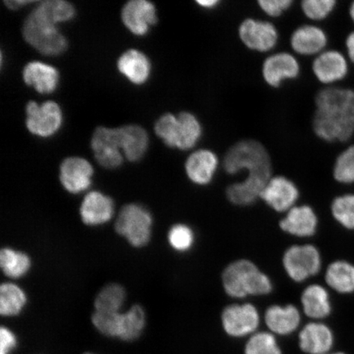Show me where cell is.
<instances>
[{"mask_svg": "<svg viewBox=\"0 0 354 354\" xmlns=\"http://www.w3.org/2000/svg\"><path fill=\"white\" fill-rule=\"evenodd\" d=\"M93 175L94 168L85 158L70 157L61 163L60 183L70 194H78L86 192L92 184Z\"/></svg>", "mask_w": 354, "mask_h": 354, "instance_id": "14", "label": "cell"}, {"mask_svg": "<svg viewBox=\"0 0 354 354\" xmlns=\"http://www.w3.org/2000/svg\"><path fill=\"white\" fill-rule=\"evenodd\" d=\"M293 0H259L258 6L266 15L277 19L293 6Z\"/></svg>", "mask_w": 354, "mask_h": 354, "instance_id": "39", "label": "cell"}, {"mask_svg": "<svg viewBox=\"0 0 354 354\" xmlns=\"http://www.w3.org/2000/svg\"><path fill=\"white\" fill-rule=\"evenodd\" d=\"M86 354H90V353H86Z\"/></svg>", "mask_w": 354, "mask_h": 354, "instance_id": "46", "label": "cell"}, {"mask_svg": "<svg viewBox=\"0 0 354 354\" xmlns=\"http://www.w3.org/2000/svg\"><path fill=\"white\" fill-rule=\"evenodd\" d=\"M305 315L314 320L328 317L332 311L328 291L320 285H311L305 289L301 296Z\"/></svg>", "mask_w": 354, "mask_h": 354, "instance_id": "26", "label": "cell"}, {"mask_svg": "<svg viewBox=\"0 0 354 354\" xmlns=\"http://www.w3.org/2000/svg\"><path fill=\"white\" fill-rule=\"evenodd\" d=\"M312 70L318 82L326 87L333 86L348 77V60L342 52L326 50L313 59Z\"/></svg>", "mask_w": 354, "mask_h": 354, "instance_id": "13", "label": "cell"}, {"mask_svg": "<svg viewBox=\"0 0 354 354\" xmlns=\"http://www.w3.org/2000/svg\"><path fill=\"white\" fill-rule=\"evenodd\" d=\"M283 267L287 275L296 282H303L316 276L322 268L319 250L311 245H294L283 256Z\"/></svg>", "mask_w": 354, "mask_h": 354, "instance_id": "8", "label": "cell"}, {"mask_svg": "<svg viewBox=\"0 0 354 354\" xmlns=\"http://www.w3.org/2000/svg\"><path fill=\"white\" fill-rule=\"evenodd\" d=\"M28 295L15 283H3L0 287V313L3 317H16L24 311Z\"/></svg>", "mask_w": 354, "mask_h": 354, "instance_id": "29", "label": "cell"}, {"mask_svg": "<svg viewBox=\"0 0 354 354\" xmlns=\"http://www.w3.org/2000/svg\"><path fill=\"white\" fill-rule=\"evenodd\" d=\"M328 354H346V353H343V352H335V353H328Z\"/></svg>", "mask_w": 354, "mask_h": 354, "instance_id": "45", "label": "cell"}, {"mask_svg": "<svg viewBox=\"0 0 354 354\" xmlns=\"http://www.w3.org/2000/svg\"><path fill=\"white\" fill-rule=\"evenodd\" d=\"M16 345L17 338L15 333L8 327L2 326L0 329V354H10Z\"/></svg>", "mask_w": 354, "mask_h": 354, "instance_id": "40", "label": "cell"}, {"mask_svg": "<svg viewBox=\"0 0 354 354\" xmlns=\"http://www.w3.org/2000/svg\"><path fill=\"white\" fill-rule=\"evenodd\" d=\"M121 313H108L95 312L92 316V323L101 334L109 337H118L119 322Z\"/></svg>", "mask_w": 354, "mask_h": 354, "instance_id": "38", "label": "cell"}, {"mask_svg": "<svg viewBox=\"0 0 354 354\" xmlns=\"http://www.w3.org/2000/svg\"><path fill=\"white\" fill-rule=\"evenodd\" d=\"M91 148L96 161L106 169H116L124 160L122 127L97 128L91 140Z\"/></svg>", "mask_w": 354, "mask_h": 354, "instance_id": "7", "label": "cell"}, {"mask_svg": "<svg viewBox=\"0 0 354 354\" xmlns=\"http://www.w3.org/2000/svg\"><path fill=\"white\" fill-rule=\"evenodd\" d=\"M301 66L297 57L289 52L273 53L266 57L262 66V76L270 87L277 88L287 81L297 79Z\"/></svg>", "mask_w": 354, "mask_h": 354, "instance_id": "12", "label": "cell"}, {"mask_svg": "<svg viewBox=\"0 0 354 354\" xmlns=\"http://www.w3.org/2000/svg\"><path fill=\"white\" fill-rule=\"evenodd\" d=\"M264 321L272 334L289 335L299 328L301 315L294 305H273L266 310Z\"/></svg>", "mask_w": 354, "mask_h": 354, "instance_id": "23", "label": "cell"}, {"mask_svg": "<svg viewBox=\"0 0 354 354\" xmlns=\"http://www.w3.org/2000/svg\"><path fill=\"white\" fill-rule=\"evenodd\" d=\"M272 174H248L245 179L229 185L227 197L234 205L249 206L260 198Z\"/></svg>", "mask_w": 354, "mask_h": 354, "instance_id": "21", "label": "cell"}, {"mask_svg": "<svg viewBox=\"0 0 354 354\" xmlns=\"http://www.w3.org/2000/svg\"><path fill=\"white\" fill-rule=\"evenodd\" d=\"M313 129L327 143H345L354 136V90L327 86L315 96Z\"/></svg>", "mask_w": 354, "mask_h": 354, "instance_id": "1", "label": "cell"}, {"mask_svg": "<svg viewBox=\"0 0 354 354\" xmlns=\"http://www.w3.org/2000/svg\"><path fill=\"white\" fill-rule=\"evenodd\" d=\"M26 85L32 86L39 94H51L59 86V74L50 65L32 62L25 66L22 73Z\"/></svg>", "mask_w": 354, "mask_h": 354, "instance_id": "24", "label": "cell"}, {"mask_svg": "<svg viewBox=\"0 0 354 354\" xmlns=\"http://www.w3.org/2000/svg\"><path fill=\"white\" fill-rule=\"evenodd\" d=\"M326 284L342 295L354 293V264L338 260L331 263L325 273Z\"/></svg>", "mask_w": 354, "mask_h": 354, "instance_id": "27", "label": "cell"}, {"mask_svg": "<svg viewBox=\"0 0 354 354\" xmlns=\"http://www.w3.org/2000/svg\"><path fill=\"white\" fill-rule=\"evenodd\" d=\"M124 140V157L128 161L135 162L140 160L147 151L149 136L144 128L136 125L122 127Z\"/></svg>", "mask_w": 354, "mask_h": 354, "instance_id": "28", "label": "cell"}, {"mask_svg": "<svg viewBox=\"0 0 354 354\" xmlns=\"http://www.w3.org/2000/svg\"><path fill=\"white\" fill-rule=\"evenodd\" d=\"M114 212L113 198L100 192H88L80 206V216L88 227H99L109 223Z\"/></svg>", "mask_w": 354, "mask_h": 354, "instance_id": "19", "label": "cell"}, {"mask_svg": "<svg viewBox=\"0 0 354 354\" xmlns=\"http://www.w3.org/2000/svg\"><path fill=\"white\" fill-rule=\"evenodd\" d=\"M0 267L6 277L20 279L32 268V259L24 252L6 247L0 252Z\"/></svg>", "mask_w": 354, "mask_h": 354, "instance_id": "30", "label": "cell"}, {"mask_svg": "<svg viewBox=\"0 0 354 354\" xmlns=\"http://www.w3.org/2000/svg\"><path fill=\"white\" fill-rule=\"evenodd\" d=\"M317 216L311 207L295 206L287 212L285 218L280 221L283 232L297 237H311L316 233Z\"/></svg>", "mask_w": 354, "mask_h": 354, "instance_id": "22", "label": "cell"}, {"mask_svg": "<svg viewBox=\"0 0 354 354\" xmlns=\"http://www.w3.org/2000/svg\"><path fill=\"white\" fill-rule=\"evenodd\" d=\"M126 297V290L121 285L113 283L106 286L96 296L95 311L108 313H120Z\"/></svg>", "mask_w": 354, "mask_h": 354, "instance_id": "32", "label": "cell"}, {"mask_svg": "<svg viewBox=\"0 0 354 354\" xmlns=\"http://www.w3.org/2000/svg\"><path fill=\"white\" fill-rule=\"evenodd\" d=\"M219 165V158L215 152L209 149H198L189 155L185 170L192 183L205 187L214 180Z\"/></svg>", "mask_w": 354, "mask_h": 354, "instance_id": "16", "label": "cell"}, {"mask_svg": "<svg viewBox=\"0 0 354 354\" xmlns=\"http://www.w3.org/2000/svg\"><path fill=\"white\" fill-rule=\"evenodd\" d=\"M243 354H283L272 332L260 331L250 335L243 348Z\"/></svg>", "mask_w": 354, "mask_h": 354, "instance_id": "33", "label": "cell"}, {"mask_svg": "<svg viewBox=\"0 0 354 354\" xmlns=\"http://www.w3.org/2000/svg\"><path fill=\"white\" fill-rule=\"evenodd\" d=\"M336 4L335 0H304L301 2V10L308 19L321 21L328 19Z\"/></svg>", "mask_w": 354, "mask_h": 354, "instance_id": "37", "label": "cell"}, {"mask_svg": "<svg viewBox=\"0 0 354 354\" xmlns=\"http://www.w3.org/2000/svg\"><path fill=\"white\" fill-rule=\"evenodd\" d=\"M22 35L30 46L47 56L63 54L68 46L64 35L57 28L55 22L48 19L37 8L26 17Z\"/></svg>", "mask_w": 354, "mask_h": 354, "instance_id": "5", "label": "cell"}, {"mask_svg": "<svg viewBox=\"0 0 354 354\" xmlns=\"http://www.w3.org/2000/svg\"><path fill=\"white\" fill-rule=\"evenodd\" d=\"M223 284L225 293L234 299L266 295L271 293L273 289L270 278L247 259L234 261L225 268Z\"/></svg>", "mask_w": 354, "mask_h": 354, "instance_id": "2", "label": "cell"}, {"mask_svg": "<svg viewBox=\"0 0 354 354\" xmlns=\"http://www.w3.org/2000/svg\"><path fill=\"white\" fill-rule=\"evenodd\" d=\"M30 3H32V1H24V0H21V1H19V0H15V1H4L6 6L8 8H11V10H17V8Z\"/></svg>", "mask_w": 354, "mask_h": 354, "instance_id": "43", "label": "cell"}, {"mask_svg": "<svg viewBox=\"0 0 354 354\" xmlns=\"http://www.w3.org/2000/svg\"><path fill=\"white\" fill-rule=\"evenodd\" d=\"M348 12H349V17H351V19L354 24V1L352 2V3L351 4V6H349Z\"/></svg>", "mask_w": 354, "mask_h": 354, "instance_id": "44", "label": "cell"}, {"mask_svg": "<svg viewBox=\"0 0 354 354\" xmlns=\"http://www.w3.org/2000/svg\"><path fill=\"white\" fill-rule=\"evenodd\" d=\"M345 48H346L348 60L354 64V30L349 33L345 39Z\"/></svg>", "mask_w": 354, "mask_h": 354, "instance_id": "41", "label": "cell"}, {"mask_svg": "<svg viewBox=\"0 0 354 354\" xmlns=\"http://www.w3.org/2000/svg\"><path fill=\"white\" fill-rule=\"evenodd\" d=\"M334 343L333 331L322 322H309L299 334V347L306 354H328Z\"/></svg>", "mask_w": 354, "mask_h": 354, "instance_id": "20", "label": "cell"}, {"mask_svg": "<svg viewBox=\"0 0 354 354\" xmlns=\"http://www.w3.org/2000/svg\"><path fill=\"white\" fill-rule=\"evenodd\" d=\"M238 35L248 50L257 53L271 52L279 41V32L275 25L269 21L252 17L241 21Z\"/></svg>", "mask_w": 354, "mask_h": 354, "instance_id": "10", "label": "cell"}, {"mask_svg": "<svg viewBox=\"0 0 354 354\" xmlns=\"http://www.w3.org/2000/svg\"><path fill=\"white\" fill-rule=\"evenodd\" d=\"M198 7H201L203 10H212L218 7L221 3L220 0H198L196 1Z\"/></svg>", "mask_w": 354, "mask_h": 354, "instance_id": "42", "label": "cell"}, {"mask_svg": "<svg viewBox=\"0 0 354 354\" xmlns=\"http://www.w3.org/2000/svg\"><path fill=\"white\" fill-rule=\"evenodd\" d=\"M334 219L345 229L354 231V194L336 197L331 203Z\"/></svg>", "mask_w": 354, "mask_h": 354, "instance_id": "34", "label": "cell"}, {"mask_svg": "<svg viewBox=\"0 0 354 354\" xmlns=\"http://www.w3.org/2000/svg\"><path fill=\"white\" fill-rule=\"evenodd\" d=\"M260 324L258 309L253 304H232L221 313L225 333L232 338H243L256 333Z\"/></svg>", "mask_w": 354, "mask_h": 354, "instance_id": "11", "label": "cell"}, {"mask_svg": "<svg viewBox=\"0 0 354 354\" xmlns=\"http://www.w3.org/2000/svg\"><path fill=\"white\" fill-rule=\"evenodd\" d=\"M26 127L35 136L47 138L56 134L63 123L60 106L54 101L38 104L30 101L26 106Z\"/></svg>", "mask_w": 354, "mask_h": 354, "instance_id": "9", "label": "cell"}, {"mask_svg": "<svg viewBox=\"0 0 354 354\" xmlns=\"http://www.w3.org/2000/svg\"><path fill=\"white\" fill-rule=\"evenodd\" d=\"M122 20L132 34L142 37L157 24L156 8L147 0H131L122 8Z\"/></svg>", "mask_w": 354, "mask_h": 354, "instance_id": "17", "label": "cell"}, {"mask_svg": "<svg viewBox=\"0 0 354 354\" xmlns=\"http://www.w3.org/2000/svg\"><path fill=\"white\" fill-rule=\"evenodd\" d=\"M299 197V192L293 181L283 176H272L261 194L260 198L279 212L290 211Z\"/></svg>", "mask_w": 354, "mask_h": 354, "instance_id": "15", "label": "cell"}, {"mask_svg": "<svg viewBox=\"0 0 354 354\" xmlns=\"http://www.w3.org/2000/svg\"><path fill=\"white\" fill-rule=\"evenodd\" d=\"M145 323V310L138 304L134 305L126 313H121L118 338L124 342H133L142 334Z\"/></svg>", "mask_w": 354, "mask_h": 354, "instance_id": "31", "label": "cell"}, {"mask_svg": "<svg viewBox=\"0 0 354 354\" xmlns=\"http://www.w3.org/2000/svg\"><path fill=\"white\" fill-rule=\"evenodd\" d=\"M153 216L145 207L129 203L119 212L115 231L134 248L147 245L152 236Z\"/></svg>", "mask_w": 354, "mask_h": 354, "instance_id": "6", "label": "cell"}, {"mask_svg": "<svg viewBox=\"0 0 354 354\" xmlns=\"http://www.w3.org/2000/svg\"><path fill=\"white\" fill-rule=\"evenodd\" d=\"M333 176L340 184H354V145L348 146L336 158Z\"/></svg>", "mask_w": 354, "mask_h": 354, "instance_id": "35", "label": "cell"}, {"mask_svg": "<svg viewBox=\"0 0 354 354\" xmlns=\"http://www.w3.org/2000/svg\"><path fill=\"white\" fill-rule=\"evenodd\" d=\"M223 168L228 175L241 171L252 174H272V159L265 146L255 140L238 141L225 153Z\"/></svg>", "mask_w": 354, "mask_h": 354, "instance_id": "4", "label": "cell"}, {"mask_svg": "<svg viewBox=\"0 0 354 354\" xmlns=\"http://www.w3.org/2000/svg\"><path fill=\"white\" fill-rule=\"evenodd\" d=\"M118 69L131 83L143 85L149 78L151 64L142 52L129 50L119 57Z\"/></svg>", "mask_w": 354, "mask_h": 354, "instance_id": "25", "label": "cell"}, {"mask_svg": "<svg viewBox=\"0 0 354 354\" xmlns=\"http://www.w3.org/2000/svg\"><path fill=\"white\" fill-rule=\"evenodd\" d=\"M328 35L324 30L313 24L299 26L291 34L290 43L296 55L317 56L326 50Z\"/></svg>", "mask_w": 354, "mask_h": 354, "instance_id": "18", "label": "cell"}, {"mask_svg": "<svg viewBox=\"0 0 354 354\" xmlns=\"http://www.w3.org/2000/svg\"><path fill=\"white\" fill-rule=\"evenodd\" d=\"M167 241L172 250L185 253L192 250L194 243L193 230L183 223L172 225L167 234Z\"/></svg>", "mask_w": 354, "mask_h": 354, "instance_id": "36", "label": "cell"}, {"mask_svg": "<svg viewBox=\"0 0 354 354\" xmlns=\"http://www.w3.org/2000/svg\"><path fill=\"white\" fill-rule=\"evenodd\" d=\"M154 131L167 147L187 151L199 143L203 130L196 115L181 112L178 115H162L155 123Z\"/></svg>", "mask_w": 354, "mask_h": 354, "instance_id": "3", "label": "cell"}]
</instances>
